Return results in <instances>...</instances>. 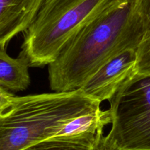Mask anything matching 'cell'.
<instances>
[{"mask_svg":"<svg viewBox=\"0 0 150 150\" xmlns=\"http://www.w3.org/2000/svg\"><path fill=\"white\" fill-rule=\"evenodd\" d=\"M144 33L135 0H113L48 64L50 88L57 92L79 89L110 58L127 48H137Z\"/></svg>","mask_w":150,"mask_h":150,"instance_id":"obj_1","label":"cell"},{"mask_svg":"<svg viewBox=\"0 0 150 150\" xmlns=\"http://www.w3.org/2000/svg\"><path fill=\"white\" fill-rule=\"evenodd\" d=\"M100 104L79 89L15 96L0 113V150H22L59 136L67 123L98 111Z\"/></svg>","mask_w":150,"mask_h":150,"instance_id":"obj_2","label":"cell"},{"mask_svg":"<svg viewBox=\"0 0 150 150\" xmlns=\"http://www.w3.org/2000/svg\"><path fill=\"white\" fill-rule=\"evenodd\" d=\"M113 0H44L23 32L19 56L29 67L54 62L65 44Z\"/></svg>","mask_w":150,"mask_h":150,"instance_id":"obj_3","label":"cell"},{"mask_svg":"<svg viewBox=\"0 0 150 150\" xmlns=\"http://www.w3.org/2000/svg\"><path fill=\"white\" fill-rule=\"evenodd\" d=\"M107 138L118 150H150V74L135 72L109 100Z\"/></svg>","mask_w":150,"mask_h":150,"instance_id":"obj_4","label":"cell"},{"mask_svg":"<svg viewBox=\"0 0 150 150\" xmlns=\"http://www.w3.org/2000/svg\"><path fill=\"white\" fill-rule=\"evenodd\" d=\"M136 63L137 48L123 50L101 65L79 90L100 103L109 101L124 82L136 72Z\"/></svg>","mask_w":150,"mask_h":150,"instance_id":"obj_5","label":"cell"},{"mask_svg":"<svg viewBox=\"0 0 150 150\" xmlns=\"http://www.w3.org/2000/svg\"><path fill=\"white\" fill-rule=\"evenodd\" d=\"M44 0H0V47L6 48L14 37L24 32Z\"/></svg>","mask_w":150,"mask_h":150,"instance_id":"obj_6","label":"cell"},{"mask_svg":"<svg viewBox=\"0 0 150 150\" xmlns=\"http://www.w3.org/2000/svg\"><path fill=\"white\" fill-rule=\"evenodd\" d=\"M22 150H118L109 142L103 130L56 136Z\"/></svg>","mask_w":150,"mask_h":150,"instance_id":"obj_7","label":"cell"},{"mask_svg":"<svg viewBox=\"0 0 150 150\" xmlns=\"http://www.w3.org/2000/svg\"><path fill=\"white\" fill-rule=\"evenodd\" d=\"M29 63L23 57H10L0 47V87L11 92L23 91L30 84Z\"/></svg>","mask_w":150,"mask_h":150,"instance_id":"obj_8","label":"cell"},{"mask_svg":"<svg viewBox=\"0 0 150 150\" xmlns=\"http://www.w3.org/2000/svg\"><path fill=\"white\" fill-rule=\"evenodd\" d=\"M136 72L150 74V30L145 32L137 48Z\"/></svg>","mask_w":150,"mask_h":150,"instance_id":"obj_9","label":"cell"},{"mask_svg":"<svg viewBox=\"0 0 150 150\" xmlns=\"http://www.w3.org/2000/svg\"><path fill=\"white\" fill-rule=\"evenodd\" d=\"M137 11L144 27L145 32L150 30V0H135Z\"/></svg>","mask_w":150,"mask_h":150,"instance_id":"obj_10","label":"cell"},{"mask_svg":"<svg viewBox=\"0 0 150 150\" xmlns=\"http://www.w3.org/2000/svg\"><path fill=\"white\" fill-rule=\"evenodd\" d=\"M15 95L9 91L0 87V113L5 110L13 102Z\"/></svg>","mask_w":150,"mask_h":150,"instance_id":"obj_11","label":"cell"}]
</instances>
